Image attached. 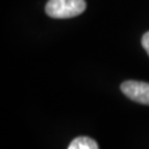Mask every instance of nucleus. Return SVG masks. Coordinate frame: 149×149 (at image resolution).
<instances>
[{"label": "nucleus", "instance_id": "nucleus-2", "mask_svg": "<svg viewBox=\"0 0 149 149\" xmlns=\"http://www.w3.org/2000/svg\"><path fill=\"white\" fill-rule=\"evenodd\" d=\"M122 92L129 100L149 105V83L140 81H126L120 85Z\"/></svg>", "mask_w": 149, "mask_h": 149}, {"label": "nucleus", "instance_id": "nucleus-1", "mask_svg": "<svg viewBox=\"0 0 149 149\" xmlns=\"http://www.w3.org/2000/svg\"><path fill=\"white\" fill-rule=\"evenodd\" d=\"M86 9L85 0H49L45 12L54 19H69L83 13Z\"/></svg>", "mask_w": 149, "mask_h": 149}, {"label": "nucleus", "instance_id": "nucleus-3", "mask_svg": "<svg viewBox=\"0 0 149 149\" xmlns=\"http://www.w3.org/2000/svg\"><path fill=\"white\" fill-rule=\"evenodd\" d=\"M68 149H100L98 145L94 139L86 137V136H81L77 138L73 139L70 144Z\"/></svg>", "mask_w": 149, "mask_h": 149}, {"label": "nucleus", "instance_id": "nucleus-4", "mask_svg": "<svg viewBox=\"0 0 149 149\" xmlns=\"http://www.w3.org/2000/svg\"><path fill=\"white\" fill-rule=\"evenodd\" d=\"M141 44L144 49L146 50V52L148 53L149 55V31L146 32L144 36H143V39H141Z\"/></svg>", "mask_w": 149, "mask_h": 149}]
</instances>
